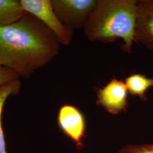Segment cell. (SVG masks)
Returning <instances> with one entry per match:
<instances>
[{
	"mask_svg": "<svg viewBox=\"0 0 153 153\" xmlns=\"http://www.w3.org/2000/svg\"><path fill=\"white\" fill-rule=\"evenodd\" d=\"M60 44L43 23L27 13L18 21L0 27V66L27 79L55 59Z\"/></svg>",
	"mask_w": 153,
	"mask_h": 153,
	"instance_id": "6da1fadb",
	"label": "cell"
},
{
	"mask_svg": "<svg viewBox=\"0 0 153 153\" xmlns=\"http://www.w3.org/2000/svg\"><path fill=\"white\" fill-rule=\"evenodd\" d=\"M136 0H98L86 22L84 33L91 42L110 43L121 39V49L131 53L135 41Z\"/></svg>",
	"mask_w": 153,
	"mask_h": 153,
	"instance_id": "7a4b0ae2",
	"label": "cell"
},
{
	"mask_svg": "<svg viewBox=\"0 0 153 153\" xmlns=\"http://www.w3.org/2000/svg\"><path fill=\"white\" fill-rule=\"evenodd\" d=\"M28 13L37 18L54 33L60 44L68 45L73 38V31L64 25L56 15L52 0H20Z\"/></svg>",
	"mask_w": 153,
	"mask_h": 153,
	"instance_id": "3957f363",
	"label": "cell"
},
{
	"mask_svg": "<svg viewBox=\"0 0 153 153\" xmlns=\"http://www.w3.org/2000/svg\"><path fill=\"white\" fill-rule=\"evenodd\" d=\"M56 15L73 31L84 28L98 0H52Z\"/></svg>",
	"mask_w": 153,
	"mask_h": 153,
	"instance_id": "277c9868",
	"label": "cell"
},
{
	"mask_svg": "<svg viewBox=\"0 0 153 153\" xmlns=\"http://www.w3.org/2000/svg\"><path fill=\"white\" fill-rule=\"evenodd\" d=\"M57 122L61 131L76 145L78 149L83 148L86 121L79 109L71 104H64L59 109Z\"/></svg>",
	"mask_w": 153,
	"mask_h": 153,
	"instance_id": "5b68a950",
	"label": "cell"
},
{
	"mask_svg": "<svg viewBox=\"0 0 153 153\" xmlns=\"http://www.w3.org/2000/svg\"><path fill=\"white\" fill-rule=\"evenodd\" d=\"M128 94L125 82L114 78L99 89L97 104L110 114L117 115L126 111Z\"/></svg>",
	"mask_w": 153,
	"mask_h": 153,
	"instance_id": "8992f818",
	"label": "cell"
},
{
	"mask_svg": "<svg viewBox=\"0 0 153 153\" xmlns=\"http://www.w3.org/2000/svg\"><path fill=\"white\" fill-rule=\"evenodd\" d=\"M135 41L153 52V0L137 2Z\"/></svg>",
	"mask_w": 153,
	"mask_h": 153,
	"instance_id": "52a82bcc",
	"label": "cell"
},
{
	"mask_svg": "<svg viewBox=\"0 0 153 153\" xmlns=\"http://www.w3.org/2000/svg\"><path fill=\"white\" fill-rule=\"evenodd\" d=\"M27 13L19 0H0V27L18 21Z\"/></svg>",
	"mask_w": 153,
	"mask_h": 153,
	"instance_id": "ba28073f",
	"label": "cell"
},
{
	"mask_svg": "<svg viewBox=\"0 0 153 153\" xmlns=\"http://www.w3.org/2000/svg\"><path fill=\"white\" fill-rule=\"evenodd\" d=\"M20 79L0 85V153H7L6 148L5 140L2 126V114L6 100L10 95H18L21 88Z\"/></svg>",
	"mask_w": 153,
	"mask_h": 153,
	"instance_id": "9c48e42d",
	"label": "cell"
},
{
	"mask_svg": "<svg viewBox=\"0 0 153 153\" xmlns=\"http://www.w3.org/2000/svg\"><path fill=\"white\" fill-rule=\"evenodd\" d=\"M124 82L129 94L138 97L142 100H147L146 93L149 88L153 87V78L138 73L126 77Z\"/></svg>",
	"mask_w": 153,
	"mask_h": 153,
	"instance_id": "30bf717a",
	"label": "cell"
},
{
	"mask_svg": "<svg viewBox=\"0 0 153 153\" xmlns=\"http://www.w3.org/2000/svg\"><path fill=\"white\" fill-rule=\"evenodd\" d=\"M118 153H153V143L142 145H128L123 148Z\"/></svg>",
	"mask_w": 153,
	"mask_h": 153,
	"instance_id": "8fae6325",
	"label": "cell"
},
{
	"mask_svg": "<svg viewBox=\"0 0 153 153\" xmlns=\"http://www.w3.org/2000/svg\"><path fill=\"white\" fill-rule=\"evenodd\" d=\"M20 78V76L16 71L4 67L0 68V85L19 79Z\"/></svg>",
	"mask_w": 153,
	"mask_h": 153,
	"instance_id": "7c38bea8",
	"label": "cell"
},
{
	"mask_svg": "<svg viewBox=\"0 0 153 153\" xmlns=\"http://www.w3.org/2000/svg\"><path fill=\"white\" fill-rule=\"evenodd\" d=\"M2 68V66H0V68Z\"/></svg>",
	"mask_w": 153,
	"mask_h": 153,
	"instance_id": "4fadbf2b",
	"label": "cell"
}]
</instances>
